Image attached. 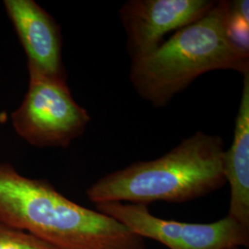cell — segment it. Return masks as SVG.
<instances>
[{
    "label": "cell",
    "instance_id": "cell-1",
    "mask_svg": "<svg viewBox=\"0 0 249 249\" xmlns=\"http://www.w3.org/2000/svg\"><path fill=\"white\" fill-rule=\"evenodd\" d=\"M0 223L56 249H146L122 223L75 203L46 180L27 178L0 162Z\"/></svg>",
    "mask_w": 249,
    "mask_h": 249
},
{
    "label": "cell",
    "instance_id": "cell-2",
    "mask_svg": "<svg viewBox=\"0 0 249 249\" xmlns=\"http://www.w3.org/2000/svg\"><path fill=\"white\" fill-rule=\"evenodd\" d=\"M220 136L196 131L160 158L140 160L107 174L87 189L94 204L155 201L184 203L209 195L226 184Z\"/></svg>",
    "mask_w": 249,
    "mask_h": 249
},
{
    "label": "cell",
    "instance_id": "cell-3",
    "mask_svg": "<svg viewBox=\"0 0 249 249\" xmlns=\"http://www.w3.org/2000/svg\"><path fill=\"white\" fill-rule=\"evenodd\" d=\"M230 1H217L203 17L176 32L150 53L132 59L130 80L138 94L156 108L205 73H249V53L227 35Z\"/></svg>",
    "mask_w": 249,
    "mask_h": 249
},
{
    "label": "cell",
    "instance_id": "cell-4",
    "mask_svg": "<svg viewBox=\"0 0 249 249\" xmlns=\"http://www.w3.org/2000/svg\"><path fill=\"white\" fill-rule=\"evenodd\" d=\"M28 67V89L11 114L19 139L36 148H67L85 132L89 113L74 100L66 76Z\"/></svg>",
    "mask_w": 249,
    "mask_h": 249
},
{
    "label": "cell",
    "instance_id": "cell-5",
    "mask_svg": "<svg viewBox=\"0 0 249 249\" xmlns=\"http://www.w3.org/2000/svg\"><path fill=\"white\" fill-rule=\"evenodd\" d=\"M95 207L140 237L159 242L169 249L249 248V227L228 215L214 223H189L156 217L146 205L104 202Z\"/></svg>",
    "mask_w": 249,
    "mask_h": 249
},
{
    "label": "cell",
    "instance_id": "cell-6",
    "mask_svg": "<svg viewBox=\"0 0 249 249\" xmlns=\"http://www.w3.org/2000/svg\"><path fill=\"white\" fill-rule=\"evenodd\" d=\"M211 0H131L119 9L131 58L150 53L173 31L191 24L212 9Z\"/></svg>",
    "mask_w": 249,
    "mask_h": 249
},
{
    "label": "cell",
    "instance_id": "cell-7",
    "mask_svg": "<svg viewBox=\"0 0 249 249\" xmlns=\"http://www.w3.org/2000/svg\"><path fill=\"white\" fill-rule=\"evenodd\" d=\"M5 11L27 55V65L50 75L66 76L62 35L55 19L34 0H5Z\"/></svg>",
    "mask_w": 249,
    "mask_h": 249
},
{
    "label": "cell",
    "instance_id": "cell-8",
    "mask_svg": "<svg viewBox=\"0 0 249 249\" xmlns=\"http://www.w3.org/2000/svg\"><path fill=\"white\" fill-rule=\"evenodd\" d=\"M223 175L230 185L228 216L249 228V73L244 75L231 147L224 151Z\"/></svg>",
    "mask_w": 249,
    "mask_h": 249
},
{
    "label": "cell",
    "instance_id": "cell-9",
    "mask_svg": "<svg viewBox=\"0 0 249 249\" xmlns=\"http://www.w3.org/2000/svg\"><path fill=\"white\" fill-rule=\"evenodd\" d=\"M0 249H56L35 235L0 223Z\"/></svg>",
    "mask_w": 249,
    "mask_h": 249
},
{
    "label": "cell",
    "instance_id": "cell-10",
    "mask_svg": "<svg viewBox=\"0 0 249 249\" xmlns=\"http://www.w3.org/2000/svg\"><path fill=\"white\" fill-rule=\"evenodd\" d=\"M227 35L239 50L249 53V19L244 18L231 7L227 19Z\"/></svg>",
    "mask_w": 249,
    "mask_h": 249
},
{
    "label": "cell",
    "instance_id": "cell-11",
    "mask_svg": "<svg viewBox=\"0 0 249 249\" xmlns=\"http://www.w3.org/2000/svg\"><path fill=\"white\" fill-rule=\"evenodd\" d=\"M244 249V248H232V249Z\"/></svg>",
    "mask_w": 249,
    "mask_h": 249
}]
</instances>
